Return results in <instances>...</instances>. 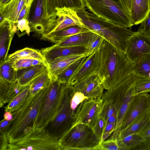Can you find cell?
Masks as SVG:
<instances>
[{
  "mask_svg": "<svg viewBox=\"0 0 150 150\" xmlns=\"http://www.w3.org/2000/svg\"><path fill=\"white\" fill-rule=\"evenodd\" d=\"M144 140H150V122L139 134Z\"/></svg>",
  "mask_w": 150,
  "mask_h": 150,
  "instance_id": "cell-46",
  "label": "cell"
},
{
  "mask_svg": "<svg viewBox=\"0 0 150 150\" xmlns=\"http://www.w3.org/2000/svg\"><path fill=\"white\" fill-rule=\"evenodd\" d=\"M40 51L47 64L59 57L74 54H86V47L81 46L60 47L54 44L43 48Z\"/></svg>",
  "mask_w": 150,
  "mask_h": 150,
  "instance_id": "cell-15",
  "label": "cell"
},
{
  "mask_svg": "<svg viewBox=\"0 0 150 150\" xmlns=\"http://www.w3.org/2000/svg\"><path fill=\"white\" fill-rule=\"evenodd\" d=\"M104 39L103 37L95 33L86 47L85 53L87 57L100 48Z\"/></svg>",
  "mask_w": 150,
  "mask_h": 150,
  "instance_id": "cell-36",
  "label": "cell"
},
{
  "mask_svg": "<svg viewBox=\"0 0 150 150\" xmlns=\"http://www.w3.org/2000/svg\"><path fill=\"white\" fill-rule=\"evenodd\" d=\"M45 20L44 0H35L31 6L28 19L31 32L42 35Z\"/></svg>",
  "mask_w": 150,
  "mask_h": 150,
  "instance_id": "cell-16",
  "label": "cell"
},
{
  "mask_svg": "<svg viewBox=\"0 0 150 150\" xmlns=\"http://www.w3.org/2000/svg\"><path fill=\"white\" fill-rule=\"evenodd\" d=\"M75 91L74 86L62 84L59 107L52 121L46 129L59 141L75 124L76 116L70 102Z\"/></svg>",
  "mask_w": 150,
  "mask_h": 150,
  "instance_id": "cell-4",
  "label": "cell"
},
{
  "mask_svg": "<svg viewBox=\"0 0 150 150\" xmlns=\"http://www.w3.org/2000/svg\"><path fill=\"white\" fill-rule=\"evenodd\" d=\"M115 127V124L114 123L106 125L103 134L101 142L106 140L112 134L114 130Z\"/></svg>",
  "mask_w": 150,
  "mask_h": 150,
  "instance_id": "cell-42",
  "label": "cell"
},
{
  "mask_svg": "<svg viewBox=\"0 0 150 150\" xmlns=\"http://www.w3.org/2000/svg\"><path fill=\"white\" fill-rule=\"evenodd\" d=\"M10 0H0V6H2Z\"/></svg>",
  "mask_w": 150,
  "mask_h": 150,
  "instance_id": "cell-50",
  "label": "cell"
},
{
  "mask_svg": "<svg viewBox=\"0 0 150 150\" xmlns=\"http://www.w3.org/2000/svg\"><path fill=\"white\" fill-rule=\"evenodd\" d=\"M12 63L13 67L16 71L34 65L41 64L47 65L45 62L32 59H19L14 60Z\"/></svg>",
  "mask_w": 150,
  "mask_h": 150,
  "instance_id": "cell-34",
  "label": "cell"
},
{
  "mask_svg": "<svg viewBox=\"0 0 150 150\" xmlns=\"http://www.w3.org/2000/svg\"><path fill=\"white\" fill-rule=\"evenodd\" d=\"M50 85L34 96H29L23 106L12 113L13 118L7 132L9 143H14L32 129Z\"/></svg>",
  "mask_w": 150,
  "mask_h": 150,
  "instance_id": "cell-3",
  "label": "cell"
},
{
  "mask_svg": "<svg viewBox=\"0 0 150 150\" xmlns=\"http://www.w3.org/2000/svg\"><path fill=\"white\" fill-rule=\"evenodd\" d=\"M35 0H26L25 4L27 7L31 6Z\"/></svg>",
  "mask_w": 150,
  "mask_h": 150,
  "instance_id": "cell-49",
  "label": "cell"
},
{
  "mask_svg": "<svg viewBox=\"0 0 150 150\" xmlns=\"http://www.w3.org/2000/svg\"><path fill=\"white\" fill-rule=\"evenodd\" d=\"M12 120L9 121L4 119L0 122V134L7 133Z\"/></svg>",
  "mask_w": 150,
  "mask_h": 150,
  "instance_id": "cell-47",
  "label": "cell"
},
{
  "mask_svg": "<svg viewBox=\"0 0 150 150\" xmlns=\"http://www.w3.org/2000/svg\"><path fill=\"white\" fill-rule=\"evenodd\" d=\"M137 31L144 33L150 36V15L140 24Z\"/></svg>",
  "mask_w": 150,
  "mask_h": 150,
  "instance_id": "cell-43",
  "label": "cell"
},
{
  "mask_svg": "<svg viewBox=\"0 0 150 150\" xmlns=\"http://www.w3.org/2000/svg\"><path fill=\"white\" fill-rule=\"evenodd\" d=\"M52 79L49 71H48L37 77L30 84V96H34L42 89L49 86Z\"/></svg>",
  "mask_w": 150,
  "mask_h": 150,
  "instance_id": "cell-31",
  "label": "cell"
},
{
  "mask_svg": "<svg viewBox=\"0 0 150 150\" xmlns=\"http://www.w3.org/2000/svg\"><path fill=\"white\" fill-rule=\"evenodd\" d=\"M90 31H91L82 26L73 25L52 33L42 37V39L55 44H58L68 37L78 33Z\"/></svg>",
  "mask_w": 150,
  "mask_h": 150,
  "instance_id": "cell-22",
  "label": "cell"
},
{
  "mask_svg": "<svg viewBox=\"0 0 150 150\" xmlns=\"http://www.w3.org/2000/svg\"><path fill=\"white\" fill-rule=\"evenodd\" d=\"M100 48L86 57L85 60L72 77L69 84L74 86L89 77L98 74Z\"/></svg>",
  "mask_w": 150,
  "mask_h": 150,
  "instance_id": "cell-12",
  "label": "cell"
},
{
  "mask_svg": "<svg viewBox=\"0 0 150 150\" xmlns=\"http://www.w3.org/2000/svg\"><path fill=\"white\" fill-rule=\"evenodd\" d=\"M0 79L12 81L16 79V71L12 66V63L6 59L0 64Z\"/></svg>",
  "mask_w": 150,
  "mask_h": 150,
  "instance_id": "cell-33",
  "label": "cell"
},
{
  "mask_svg": "<svg viewBox=\"0 0 150 150\" xmlns=\"http://www.w3.org/2000/svg\"><path fill=\"white\" fill-rule=\"evenodd\" d=\"M149 2L150 3V0H148Z\"/></svg>",
  "mask_w": 150,
  "mask_h": 150,
  "instance_id": "cell-52",
  "label": "cell"
},
{
  "mask_svg": "<svg viewBox=\"0 0 150 150\" xmlns=\"http://www.w3.org/2000/svg\"><path fill=\"white\" fill-rule=\"evenodd\" d=\"M118 0L126 14L131 21L132 10L133 0Z\"/></svg>",
  "mask_w": 150,
  "mask_h": 150,
  "instance_id": "cell-41",
  "label": "cell"
},
{
  "mask_svg": "<svg viewBox=\"0 0 150 150\" xmlns=\"http://www.w3.org/2000/svg\"><path fill=\"white\" fill-rule=\"evenodd\" d=\"M79 25L84 27L76 11L67 8H55L54 13L45 20L42 37L52 33L73 25Z\"/></svg>",
  "mask_w": 150,
  "mask_h": 150,
  "instance_id": "cell-9",
  "label": "cell"
},
{
  "mask_svg": "<svg viewBox=\"0 0 150 150\" xmlns=\"http://www.w3.org/2000/svg\"><path fill=\"white\" fill-rule=\"evenodd\" d=\"M149 15H150V14H149Z\"/></svg>",
  "mask_w": 150,
  "mask_h": 150,
  "instance_id": "cell-54",
  "label": "cell"
},
{
  "mask_svg": "<svg viewBox=\"0 0 150 150\" xmlns=\"http://www.w3.org/2000/svg\"><path fill=\"white\" fill-rule=\"evenodd\" d=\"M22 58L37 59L46 62L40 50L28 47L17 51L9 55L7 59L12 62L16 59Z\"/></svg>",
  "mask_w": 150,
  "mask_h": 150,
  "instance_id": "cell-28",
  "label": "cell"
},
{
  "mask_svg": "<svg viewBox=\"0 0 150 150\" xmlns=\"http://www.w3.org/2000/svg\"><path fill=\"white\" fill-rule=\"evenodd\" d=\"M75 91L83 94L88 99L101 98L104 89L98 75H95L74 85Z\"/></svg>",
  "mask_w": 150,
  "mask_h": 150,
  "instance_id": "cell-14",
  "label": "cell"
},
{
  "mask_svg": "<svg viewBox=\"0 0 150 150\" xmlns=\"http://www.w3.org/2000/svg\"><path fill=\"white\" fill-rule=\"evenodd\" d=\"M30 8L31 6L27 7L25 4L24 5L20 13L18 18V22L23 19H26L28 20Z\"/></svg>",
  "mask_w": 150,
  "mask_h": 150,
  "instance_id": "cell-45",
  "label": "cell"
},
{
  "mask_svg": "<svg viewBox=\"0 0 150 150\" xmlns=\"http://www.w3.org/2000/svg\"><path fill=\"white\" fill-rule=\"evenodd\" d=\"M76 11L85 28L99 35L126 54L129 40L135 32L105 21L85 10Z\"/></svg>",
  "mask_w": 150,
  "mask_h": 150,
  "instance_id": "cell-2",
  "label": "cell"
},
{
  "mask_svg": "<svg viewBox=\"0 0 150 150\" xmlns=\"http://www.w3.org/2000/svg\"><path fill=\"white\" fill-rule=\"evenodd\" d=\"M15 32L19 37L27 34L29 35L31 32L28 20L23 19L18 21L15 24Z\"/></svg>",
  "mask_w": 150,
  "mask_h": 150,
  "instance_id": "cell-37",
  "label": "cell"
},
{
  "mask_svg": "<svg viewBox=\"0 0 150 150\" xmlns=\"http://www.w3.org/2000/svg\"><path fill=\"white\" fill-rule=\"evenodd\" d=\"M95 33L92 31L78 33L66 38L58 44L60 47H86Z\"/></svg>",
  "mask_w": 150,
  "mask_h": 150,
  "instance_id": "cell-26",
  "label": "cell"
},
{
  "mask_svg": "<svg viewBox=\"0 0 150 150\" xmlns=\"http://www.w3.org/2000/svg\"><path fill=\"white\" fill-rule=\"evenodd\" d=\"M98 76L104 89L117 86L133 73L134 64L125 53L104 39L100 47Z\"/></svg>",
  "mask_w": 150,
  "mask_h": 150,
  "instance_id": "cell-1",
  "label": "cell"
},
{
  "mask_svg": "<svg viewBox=\"0 0 150 150\" xmlns=\"http://www.w3.org/2000/svg\"><path fill=\"white\" fill-rule=\"evenodd\" d=\"M150 54V36L137 31L129 40L126 54L129 61L137 64L144 56Z\"/></svg>",
  "mask_w": 150,
  "mask_h": 150,
  "instance_id": "cell-11",
  "label": "cell"
},
{
  "mask_svg": "<svg viewBox=\"0 0 150 150\" xmlns=\"http://www.w3.org/2000/svg\"><path fill=\"white\" fill-rule=\"evenodd\" d=\"M86 99H88L82 93L75 91L71 99L70 105L73 112L76 117L78 108L81 103Z\"/></svg>",
  "mask_w": 150,
  "mask_h": 150,
  "instance_id": "cell-38",
  "label": "cell"
},
{
  "mask_svg": "<svg viewBox=\"0 0 150 150\" xmlns=\"http://www.w3.org/2000/svg\"><path fill=\"white\" fill-rule=\"evenodd\" d=\"M30 84L21 91L4 107L5 111L11 113L20 109L25 104L30 96Z\"/></svg>",
  "mask_w": 150,
  "mask_h": 150,
  "instance_id": "cell-27",
  "label": "cell"
},
{
  "mask_svg": "<svg viewBox=\"0 0 150 150\" xmlns=\"http://www.w3.org/2000/svg\"><path fill=\"white\" fill-rule=\"evenodd\" d=\"M3 117L4 119L9 121L12 120L13 118L12 113L8 111H5Z\"/></svg>",
  "mask_w": 150,
  "mask_h": 150,
  "instance_id": "cell-48",
  "label": "cell"
},
{
  "mask_svg": "<svg viewBox=\"0 0 150 150\" xmlns=\"http://www.w3.org/2000/svg\"><path fill=\"white\" fill-rule=\"evenodd\" d=\"M150 13L148 0H133L131 19L134 25L141 23L148 17Z\"/></svg>",
  "mask_w": 150,
  "mask_h": 150,
  "instance_id": "cell-25",
  "label": "cell"
},
{
  "mask_svg": "<svg viewBox=\"0 0 150 150\" xmlns=\"http://www.w3.org/2000/svg\"><path fill=\"white\" fill-rule=\"evenodd\" d=\"M62 86L57 79H52L39 114L33 123V129L46 128L54 117L59 107Z\"/></svg>",
  "mask_w": 150,
  "mask_h": 150,
  "instance_id": "cell-8",
  "label": "cell"
},
{
  "mask_svg": "<svg viewBox=\"0 0 150 150\" xmlns=\"http://www.w3.org/2000/svg\"><path fill=\"white\" fill-rule=\"evenodd\" d=\"M15 33V23L6 19L0 23V64L7 59Z\"/></svg>",
  "mask_w": 150,
  "mask_h": 150,
  "instance_id": "cell-17",
  "label": "cell"
},
{
  "mask_svg": "<svg viewBox=\"0 0 150 150\" xmlns=\"http://www.w3.org/2000/svg\"><path fill=\"white\" fill-rule=\"evenodd\" d=\"M86 56H87L86 54H83L61 57L56 58L50 63L47 64L49 72L52 79L55 78L70 64Z\"/></svg>",
  "mask_w": 150,
  "mask_h": 150,
  "instance_id": "cell-21",
  "label": "cell"
},
{
  "mask_svg": "<svg viewBox=\"0 0 150 150\" xmlns=\"http://www.w3.org/2000/svg\"><path fill=\"white\" fill-rule=\"evenodd\" d=\"M25 1L26 0H10L6 3L0 6V13L5 19L16 24Z\"/></svg>",
  "mask_w": 150,
  "mask_h": 150,
  "instance_id": "cell-23",
  "label": "cell"
},
{
  "mask_svg": "<svg viewBox=\"0 0 150 150\" xmlns=\"http://www.w3.org/2000/svg\"><path fill=\"white\" fill-rule=\"evenodd\" d=\"M45 19L51 16L55 8H67L76 11L85 10L83 0H44Z\"/></svg>",
  "mask_w": 150,
  "mask_h": 150,
  "instance_id": "cell-18",
  "label": "cell"
},
{
  "mask_svg": "<svg viewBox=\"0 0 150 150\" xmlns=\"http://www.w3.org/2000/svg\"><path fill=\"white\" fill-rule=\"evenodd\" d=\"M100 150H120L117 139H108L101 142Z\"/></svg>",
  "mask_w": 150,
  "mask_h": 150,
  "instance_id": "cell-40",
  "label": "cell"
},
{
  "mask_svg": "<svg viewBox=\"0 0 150 150\" xmlns=\"http://www.w3.org/2000/svg\"><path fill=\"white\" fill-rule=\"evenodd\" d=\"M102 102L101 98L85 100L77 109L75 125L85 124L93 129L100 115Z\"/></svg>",
  "mask_w": 150,
  "mask_h": 150,
  "instance_id": "cell-10",
  "label": "cell"
},
{
  "mask_svg": "<svg viewBox=\"0 0 150 150\" xmlns=\"http://www.w3.org/2000/svg\"><path fill=\"white\" fill-rule=\"evenodd\" d=\"M150 122V110L142 113L136 117L126 128L121 130L117 139L133 134H139Z\"/></svg>",
  "mask_w": 150,
  "mask_h": 150,
  "instance_id": "cell-24",
  "label": "cell"
},
{
  "mask_svg": "<svg viewBox=\"0 0 150 150\" xmlns=\"http://www.w3.org/2000/svg\"><path fill=\"white\" fill-rule=\"evenodd\" d=\"M87 56L75 62L58 75L54 78L62 84H69L70 80L75 72L85 60Z\"/></svg>",
  "mask_w": 150,
  "mask_h": 150,
  "instance_id": "cell-30",
  "label": "cell"
},
{
  "mask_svg": "<svg viewBox=\"0 0 150 150\" xmlns=\"http://www.w3.org/2000/svg\"><path fill=\"white\" fill-rule=\"evenodd\" d=\"M61 150H100V143L93 129L83 123L75 125L59 141Z\"/></svg>",
  "mask_w": 150,
  "mask_h": 150,
  "instance_id": "cell-5",
  "label": "cell"
},
{
  "mask_svg": "<svg viewBox=\"0 0 150 150\" xmlns=\"http://www.w3.org/2000/svg\"><path fill=\"white\" fill-rule=\"evenodd\" d=\"M106 123L102 116L100 115L97 123L93 129L94 132L100 143Z\"/></svg>",
  "mask_w": 150,
  "mask_h": 150,
  "instance_id": "cell-39",
  "label": "cell"
},
{
  "mask_svg": "<svg viewBox=\"0 0 150 150\" xmlns=\"http://www.w3.org/2000/svg\"><path fill=\"white\" fill-rule=\"evenodd\" d=\"M0 150H8L9 143L8 139L7 133L0 134Z\"/></svg>",
  "mask_w": 150,
  "mask_h": 150,
  "instance_id": "cell-44",
  "label": "cell"
},
{
  "mask_svg": "<svg viewBox=\"0 0 150 150\" xmlns=\"http://www.w3.org/2000/svg\"><path fill=\"white\" fill-rule=\"evenodd\" d=\"M8 150H61L59 141L46 129H32L16 142L9 143Z\"/></svg>",
  "mask_w": 150,
  "mask_h": 150,
  "instance_id": "cell-7",
  "label": "cell"
},
{
  "mask_svg": "<svg viewBox=\"0 0 150 150\" xmlns=\"http://www.w3.org/2000/svg\"><path fill=\"white\" fill-rule=\"evenodd\" d=\"M135 75L134 91L135 95L144 92L150 88V76Z\"/></svg>",
  "mask_w": 150,
  "mask_h": 150,
  "instance_id": "cell-35",
  "label": "cell"
},
{
  "mask_svg": "<svg viewBox=\"0 0 150 150\" xmlns=\"http://www.w3.org/2000/svg\"><path fill=\"white\" fill-rule=\"evenodd\" d=\"M120 150H135L143 141L139 134H133L117 139Z\"/></svg>",
  "mask_w": 150,
  "mask_h": 150,
  "instance_id": "cell-29",
  "label": "cell"
},
{
  "mask_svg": "<svg viewBox=\"0 0 150 150\" xmlns=\"http://www.w3.org/2000/svg\"><path fill=\"white\" fill-rule=\"evenodd\" d=\"M133 73L136 76H150V54L143 57L134 64Z\"/></svg>",
  "mask_w": 150,
  "mask_h": 150,
  "instance_id": "cell-32",
  "label": "cell"
},
{
  "mask_svg": "<svg viewBox=\"0 0 150 150\" xmlns=\"http://www.w3.org/2000/svg\"><path fill=\"white\" fill-rule=\"evenodd\" d=\"M28 85L26 86L20 85L17 79L13 81H9L0 79V107H3L6 103H8L18 93Z\"/></svg>",
  "mask_w": 150,
  "mask_h": 150,
  "instance_id": "cell-20",
  "label": "cell"
},
{
  "mask_svg": "<svg viewBox=\"0 0 150 150\" xmlns=\"http://www.w3.org/2000/svg\"><path fill=\"white\" fill-rule=\"evenodd\" d=\"M149 96H150V93H149Z\"/></svg>",
  "mask_w": 150,
  "mask_h": 150,
  "instance_id": "cell-53",
  "label": "cell"
},
{
  "mask_svg": "<svg viewBox=\"0 0 150 150\" xmlns=\"http://www.w3.org/2000/svg\"><path fill=\"white\" fill-rule=\"evenodd\" d=\"M93 13L105 21L126 28L134 25L118 0H83Z\"/></svg>",
  "mask_w": 150,
  "mask_h": 150,
  "instance_id": "cell-6",
  "label": "cell"
},
{
  "mask_svg": "<svg viewBox=\"0 0 150 150\" xmlns=\"http://www.w3.org/2000/svg\"><path fill=\"white\" fill-rule=\"evenodd\" d=\"M150 110V96L149 93L143 92L135 95L130 103L125 114L121 130L126 128L142 113Z\"/></svg>",
  "mask_w": 150,
  "mask_h": 150,
  "instance_id": "cell-13",
  "label": "cell"
},
{
  "mask_svg": "<svg viewBox=\"0 0 150 150\" xmlns=\"http://www.w3.org/2000/svg\"><path fill=\"white\" fill-rule=\"evenodd\" d=\"M144 92H146L148 93H150V88L146 91Z\"/></svg>",
  "mask_w": 150,
  "mask_h": 150,
  "instance_id": "cell-51",
  "label": "cell"
},
{
  "mask_svg": "<svg viewBox=\"0 0 150 150\" xmlns=\"http://www.w3.org/2000/svg\"><path fill=\"white\" fill-rule=\"evenodd\" d=\"M48 71L47 65L41 64L16 71V79L22 86L29 85L36 78Z\"/></svg>",
  "mask_w": 150,
  "mask_h": 150,
  "instance_id": "cell-19",
  "label": "cell"
}]
</instances>
